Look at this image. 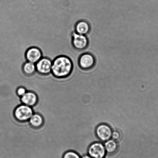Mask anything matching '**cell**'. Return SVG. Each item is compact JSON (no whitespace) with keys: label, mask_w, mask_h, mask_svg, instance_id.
I'll list each match as a JSON object with an SVG mask.
<instances>
[{"label":"cell","mask_w":158,"mask_h":158,"mask_svg":"<svg viewBox=\"0 0 158 158\" xmlns=\"http://www.w3.org/2000/svg\"><path fill=\"white\" fill-rule=\"evenodd\" d=\"M82 158H93L90 156H88V155H85V156H82Z\"/></svg>","instance_id":"e0dca14e"},{"label":"cell","mask_w":158,"mask_h":158,"mask_svg":"<svg viewBox=\"0 0 158 158\" xmlns=\"http://www.w3.org/2000/svg\"><path fill=\"white\" fill-rule=\"evenodd\" d=\"M106 151L109 154H113L117 151L118 148L117 143L116 141L110 139L106 141L104 145Z\"/></svg>","instance_id":"4fadbf2b"},{"label":"cell","mask_w":158,"mask_h":158,"mask_svg":"<svg viewBox=\"0 0 158 158\" xmlns=\"http://www.w3.org/2000/svg\"><path fill=\"white\" fill-rule=\"evenodd\" d=\"M25 58L27 62L36 64L43 57L42 52L39 48L31 47L29 48L25 52Z\"/></svg>","instance_id":"52a82bcc"},{"label":"cell","mask_w":158,"mask_h":158,"mask_svg":"<svg viewBox=\"0 0 158 158\" xmlns=\"http://www.w3.org/2000/svg\"><path fill=\"white\" fill-rule=\"evenodd\" d=\"M72 44L75 50L81 51L86 48L89 44L88 38L85 35L79 34L75 31L71 34Z\"/></svg>","instance_id":"3957f363"},{"label":"cell","mask_w":158,"mask_h":158,"mask_svg":"<svg viewBox=\"0 0 158 158\" xmlns=\"http://www.w3.org/2000/svg\"><path fill=\"white\" fill-rule=\"evenodd\" d=\"M30 126L35 129L40 128L44 126V116L39 113L35 112L28 121Z\"/></svg>","instance_id":"30bf717a"},{"label":"cell","mask_w":158,"mask_h":158,"mask_svg":"<svg viewBox=\"0 0 158 158\" xmlns=\"http://www.w3.org/2000/svg\"><path fill=\"white\" fill-rule=\"evenodd\" d=\"M90 30L89 24L85 21H79L75 25V31L79 34L85 35L89 33Z\"/></svg>","instance_id":"8fae6325"},{"label":"cell","mask_w":158,"mask_h":158,"mask_svg":"<svg viewBox=\"0 0 158 158\" xmlns=\"http://www.w3.org/2000/svg\"><path fill=\"white\" fill-rule=\"evenodd\" d=\"M106 152L104 145L100 142L94 143L88 150L89 156L93 158H104Z\"/></svg>","instance_id":"5b68a950"},{"label":"cell","mask_w":158,"mask_h":158,"mask_svg":"<svg viewBox=\"0 0 158 158\" xmlns=\"http://www.w3.org/2000/svg\"><path fill=\"white\" fill-rule=\"evenodd\" d=\"M73 63L70 58L66 56H60L53 60L52 73L55 77L60 79L70 76L73 69Z\"/></svg>","instance_id":"6da1fadb"},{"label":"cell","mask_w":158,"mask_h":158,"mask_svg":"<svg viewBox=\"0 0 158 158\" xmlns=\"http://www.w3.org/2000/svg\"><path fill=\"white\" fill-rule=\"evenodd\" d=\"M95 64V58L90 53H84L80 56L78 60V64L82 69H90L94 66Z\"/></svg>","instance_id":"ba28073f"},{"label":"cell","mask_w":158,"mask_h":158,"mask_svg":"<svg viewBox=\"0 0 158 158\" xmlns=\"http://www.w3.org/2000/svg\"><path fill=\"white\" fill-rule=\"evenodd\" d=\"M53 61L49 58L43 57L36 64V72L39 74L48 75L52 73Z\"/></svg>","instance_id":"277c9868"},{"label":"cell","mask_w":158,"mask_h":158,"mask_svg":"<svg viewBox=\"0 0 158 158\" xmlns=\"http://www.w3.org/2000/svg\"><path fill=\"white\" fill-rule=\"evenodd\" d=\"M27 89L23 86H20L16 90V94L20 98L24 96L27 91Z\"/></svg>","instance_id":"9a60e30c"},{"label":"cell","mask_w":158,"mask_h":158,"mask_svg":"<svg viewBox=\"0 0 158 158\" xmlns=\"http://www.w3.org/2000/svg\"><path fill=\"white\" fill-rule=\"evenodd\" d=\"M121 137L120 133L118 131H113L112 133L111 138L113 140H118L120 139Z\"/></svg>","instance_id":"2e32d148"},{"label":"cell","mask_w":158,"mask_h":158,"mask_svg":"<svg viewBox=\"0 0 158 158\" xmlns=\"http://www.w3.org/2000/svg\"><path fill=\"white\" fill-rule=\"evenodd\" d=\"M22 69L23 73L27 76H31L36 72V64L27 61L23 64Z\"/></svg>","instance_id":"7c38bea8"},{"label":"cell","mask_w":158,"mask_h":158,"mask_svg":"<svg viewBox=\"0 0 158 158\" xmlns=\"http://www.w3.org/2000/svg\"><path fill=\"white\" fill-rule=\"evenodd\" d=\"M112 132L111 127L105 124L98 125L96 130L97 136L103 142H106L111 139Z\"/></svg>","instance_id":"8992f818"},{"label":"cell","mask_w":158,"mask_h":158,"mask_svg":"<svg viewBox=\"0 0 158 158\" xmlns=\"http://www.w3.org/2000/svg\"><path fill=\"white\" fill-rule=\"evenodd\" d=\"M62 158H81L80 155L77 152L73 150L65 152Z\"/></svg>","instance_id":"5bb4252c"},{"label":"cell","mask_w":158,"mask_h":158,"mask_svg":"<svg viewBox=\"0 0 158 158\" xmlns=\"http://www.w3.org/2000/svg\"><path fill=\"white\" fill-rule=\"evenodd\" d=\"M35 112L32 107L21 104L18 106L14 111V116L16 121L19 122H28Z\"/></svg>","instance_id":"7a4b0ae2"},{"label":"cell","mask_w":158,"mask_h":158,"mask_svg":"<svg viewBox=\"0 0 158 158\" xmlns=\"http://www.w3.org/2000/svg\"><path fill=\"white\" fill-rule=\"evenodd\" d=\"M21 103L33 108L36 106L38 102V96L35 92L27 90L25 94L20 98Z\"/></svg>","instance_id":"9c48e42d"}]
</instances>
